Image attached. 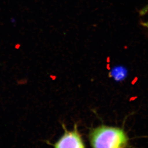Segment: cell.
<instances>
[{
	"instance_id": "6da1fadb",
	"label": "cell",
	"mask_w": 148,
	"mask_h": 148,
	"mask_svg": "<svg viewBox=\"0 0 148 148\" xmlns=\"http://www.w3.org/2000/svg\"><path fill=\"white\" fill-rule=\"evenodd\" d=\"M87 138L91 148H133L124 127L101 124L90 128Z\"/></svg>"
},
{
	"instance_id": "3957f363",
	"label": "cell",
	"mask_w": 148,
	"mask_h": 148,
	"mask_svg": "<svg viewBox=\"0 0 148 148\" xmlns=\"http://www.w3.org/2000/svg\"><path fill=\"white\" fill-rule=\"evenodd\" d=\"M147 13H148V4L145 7L142 9L140 12V14L141 15H144Z\"/></svg>"
},
{
	"instance_id": "7a4b0ae2",
	"label": "cell",
	"mask_w": 148,
	"mask_h": 148,
	"mask_svg": "<svg viewBox=\"0 0 148 148\" xmlns=\"http://www.w3.org/2000/svg\"><path fill=\"white\" fill-rule=\"evenodd\" d=\"M63 133L58 140L52 144L53 148H87L82 134L79 130L77 123L69 130L64 123H62Z\"/></svg>"
},
{
	"instance_id": "277c9868",
	"label": "cell",
	"mask_w": 148,
	"mask_h": 148,
	"mask_svg": "<svg viewBox=\"0 0 148 148\" xmlns=\"http://www.w3.org/2000/svg\"><path fill=\"white\" fill-rule=\"evenodd\" d=\"M141 25H142L143 27L148 29V21L141 23Z\"/></svg>"
}]
</instances>
